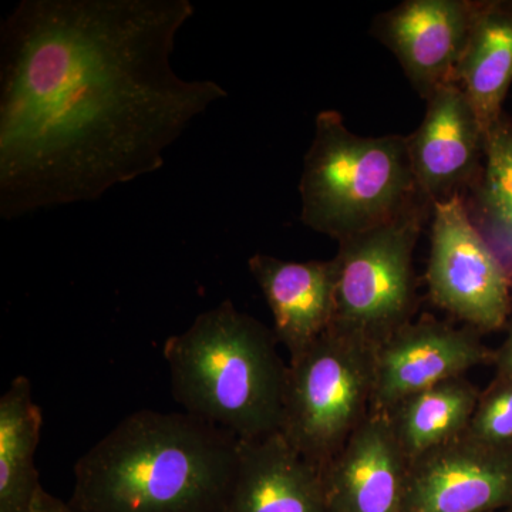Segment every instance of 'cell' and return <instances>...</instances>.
<instances>
[{
  "label": "cell",
  "mask_w": 512,
  "mask_h": 512,
  "mask_svg": "<svg viewBox=\"0 0 512 512\" xmlns=\"http://www.w3.org/2000/svg\"><path fill=\"white\" fill-rule=\"evenodd\" d=\"M220 512H332L325 471L281 431L239 440L237 470Z\"/></svg>",
  "instance_id": "obj_12"
},
{
  "label": "cell",
  "mask_w": 512,
  "mask_h": 512,
  "mask_svg": "<svg viewBox=\"0 0 512 512\" xmlns=\"http://www.w3.org/2000/svg\"><path fill=\"white\" fill-rule=\"evenodd\" d=\"M190 0H22L0 28V215L100 200L156 173L227 97L171 66Z\"/></svg>",
  "instance_id": "obj_1"
},
{
  "label": "cell",
  "mask_w": 512,
  "mask_h": 512,
  "mask_svg": "<svg viewBox=\"0 0 512 512\" xmlns=\"http://www.w3.org/2000/svg\"><path fill=\"white\" fill-rule=\"evenodd\" d=\"M466 204L471 221L512 279V123L505 113L485 134L483 170Z\"/></svg>",
  "instance_id": "obj_18"
},
{
  "label": "cell",
  "mask_w": 512,
  "mask_h": 512,
  "mask_svg": "<svg viewBox=\"0 0 512 512\" xmlns=\"http://www.w3.org/2000/svg\"><path fill=\"white\" fill-rule=\"evenodd\" d=\"M42 410L28 377L13 379L0 397V512H30L42 490L35 454Z\"/></svg>",
  "instance_id": "obj_16"
},
{
  "label": "cell",
  "mask_w": 512,
  "mask_h": 512,
  "mask_svg": "<svg viewBox=\"0 0 512 512\" xmlns=\"http://www.w3.org/2000/svg\"><path fill=\"white\" fill-rule=\"evenodd\" d=\"M497 365V377L512 380V325L508 332L507 339L494 357Z\"/></svg>",
  "instance_id": "obj_20"
},
{
  "label": "cell",
  "mask_w": 512,
  "mask_h": 512,
  "mask_svg": "<svg viewBox=\"0 0 512 512\" xmlns=\"http://www.w3.org/2000/svg\"><path fill=\"white\" fill-rule=\"evenodd\" d=\"M30 512H74L70 505L63 503L59 498L53 497L52 494L47 493L46 490H40L37 495L35 504H33L32 511Z\"/></svg>",
  "instance_id": "obj_21"
},
{
  "label": "cell",
  "mask_w": 512,
  "mask_h": 512,
  "mask_svg": "<svg viewBox=\"0 0 512 512\" xmlns=\"http://www.w3.org/2000/svg\"><path fill=\"white\" fill-rule=\"evenodd\" d=\"M299 194L303 224L338 242L392 221L423 197L406 136H357L336 110L316 116Z\"/></svg>",
  "instance_id": "obj_4"
},
{
  "label": "cell",
  "mask_w": 512,
  "mask_h": 512,
  "mask_svg": "<svg viewBox=\"0 0 512 512\" xmlns=\"http://www.w3.org/2000/svg\"><path fill=\"white\" fill-rule=\"evenodd\" d=\"M433 204L424 197L392 221L339 242L332 328L377 348L412 322L413 254Z\"/></svg>",
  "instance_id": "obj_6"
},
{
  "label": "cell",
  "mask_w": 512,
  "mask_h": 512,
  "mask_svg": "<svg viewBox=\"0 0 512 512\" xmlns=\"http://www.w3.org/2000/svg\"><path fill=\"white\" fill-rule=\"evenodd\" d=\"M249 272L274 318V333L291 360L332 328L335 316V262H292L255 254Z\"/></svg>",
  "instance_id": "obj_14"
},
{
  "label": "cell",
  "mask_w": 512,
  "mask_h": 512,
  "mask_svg": "<svg viewBox=\"0 0 512 512\" xmlns=\"http://www.w3.org/2000/svg\"><path fill=\"white\" fill-rule=\"evenodd\" d=\"M476 0H404L379 13L370 35L392 52L421 99L453 83Z\"/></svg>",
  "instance_id": "obj_9"
},
{
  "label": "cell",
  "mask_w": 512,
  "mask_h": 512,
  "mask_svg": "<svg viewBox=\"0 0 512 512\" xmlns=\"http://www.w3.org/2000/svg\"><path fill=\"white\" fill-rule=\"evenodd\" d=\"M426 282L437 308L480 333L510 318L511 276L471 221L466 197L433 204Z\"/></svg>",
  "instance_id": "obj_7"
},
{
  "label": "cell",
  "mask_w": 512,
  "mask_h": 512,
  "mask_svg": "<svg viewBox=\"0 0 512 512\" xmlns=\"http://www.w3.org/2000/svg\"><path fill=\"white\" fill-rule=\"evenodd\" d=\"M409 461L386 413L372 412L325 468L332 512H403Z\"/></svg>",
  "instance_id": "obj_13"
},
{
  "label": "cell",
  "mask_w": 512,
  "mask_h": 512,
  "mask_svg": "<svg viewBox=\"0 0 512 512\" xmlns=\"http://www.w3.org/2000/svg\"><path fill=\"white\" fill-rule=\"evenodd\" d=\"M453 83L467 94L484 133L504 114L512 84V0H476Z\"/></svg>",
  "instance_id": "obj_15"
},
{
  "label": "cell",
  "mask_w": 512,
  "mask_h": 512,
  "mask_svg": "<svg viewBox=\"0 0 512 512\" xmlns=\"http://www.w3.org/2000/svg\"><path fill=\"white\" fill-rule=\"evenodd\" d=\"M426 101L423 121L406 136L417 190L431 204L467 197L483 170V127L456 83L440 87Z\"/></svg>",
  "instance_id": "obj_11"
},
{
  "label": "cell",
  "mask_w": 512,
  "mask_h": 512,
  "mask_svg": "<svg viewBox=\"0 0 512 512\" xmlns=\"http://www.w3.org/2000/svg\"><path fill=\"white\" fill-rule=\"evenodd\" d=\"M512 508V451L458 437L409 463L403 512Z\"/></svg>",
  "instance_id": "obj_10"
},
{
  "label": "cell",
  "mask_w": 512,
  "mask_h": 512,
  "mask_svg": "<svg viewBox=\"0 0 512 512\" xmlns=\"http://www.w3.org/2000/svg\"><path fill=\"white\" fill-rule=\"evenodd\" d=\"M491 353L480 332L423 316L393 333L375 355L372 412L387 413L413 394L466 375Z\"/></svg>",
  "instance_id": "obj_8"
},
{
  "label": "cell",
  "mask_w": 512,
  "mask_h": 512,
  "mask_svg": "<svg viewBox=\"0 0 512 512\" xmlns=\"http://www.w3.org/2000/svg\"><path fill=\"white\" fill-rule=\"evenodd\" d=\"M464 436L485 447L512 451V380L497 377L480 394Z\"/></svg>",
  "instance_id": "obj_19"
},
{
  "label": "cell",
  "mask_w": 512,
  "mask_h": 512,
  "mask_svg": "<svg viewBox=\"0 0 512 512\" xmlns=\"http://www.w3.org/2000/svg\"><path fill=\"white\" fill-rule=\"evenodd\" d=\"M375 355L329 329L289 363L281 433L323 471L372 413Z\"/></svg>",
  "instance_id": "obj_5"
},
{
  "label": "cell",
  "mask_w": 512,
  "mask_h": 512,
  "mask_svg": "<svg viewBox=\"0 0 512 512\" xmlns=\"http://www.w3.org/2000/svg\"><path fill=\"white\" fill-rule=\"evenodd\" d=\"M274 330L231 301L202 312L164 343L175 402L239 440L279 433L288 366Z\"/></svg>",
  "instance_id": "obj_3"
},
{
  "label": "cell",
  "mask_w": 512,
  "mask_h": 512,
  "mask_svg": "<svg viewBox=\"0 0 512 512\" xmlns=\"http://www.w3.org/2000/svg\"><path fill=\"white\" fill-rule=\"evenodd\" d=\"M239 439L192 414L140 410L74 466V512H220Z\"/></svg>",
  "instance_id": "obj_2"
},
{
  "label": "cell",
  "mask_w": 512,
  "mask_h": 512,
  "mask_svg": "<svg viewBox=\"0 0 512 512\" xmlns=\"http://www.w3.org/2000/svg\"><path fill=\"white\" fill-rule=\"evenodd\" d=\"M480 394L461 376L413 394L387 412L406 460L412 463L463 436Z\"/></svg>",
  "instance_id": "obj_17"
}]
</instances>
